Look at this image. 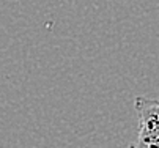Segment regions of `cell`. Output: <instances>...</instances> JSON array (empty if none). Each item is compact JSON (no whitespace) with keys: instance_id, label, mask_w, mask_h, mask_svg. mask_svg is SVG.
<instances>
[{"instance_id":"1","label":"cell","mask_w":159,"mask_h":148,"mask_svg":"<svg viewBox=\"0 0 159 148\" xmlns=\"http://www.w3.org/2000/svg\"><path fill=\"white\" fill-rule=\"evenodd\" d=\"M134 109L139 118V129L129 148H159V99L137 96Z\"/></svg>"}]
</instances>
